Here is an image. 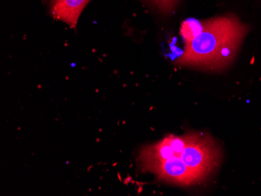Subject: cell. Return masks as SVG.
<instances>
[{
	"mask_svg": "<svg viewBox=\"0 0 261 196\" xmlns=\"http://www.w3.org/2000/svg\"><path fill=\"white\" fill-rule=\"evenodd\" d=\"M246 32V26L231 14L209 19L206 29L186 44L177 63L186 67L219 71L232 61Z\"/></svg>",
	"mask_w": 261,
	"mask_h": 196,
	"instance_id": "cell-1",
	"label": "cell"
},
{
	"mask_svg": "<svg viewBox=\"0 0 261 196\" xmlns=\"http://www.w3.org/2000/svg\"><path fill=\"white\" fill-rule=\"evenodd\" d=\"M90 0H51L50 11L56 20L75 29L83 9Z\"/></svg>",
	"mask_w": 261,
	"mask_h": 196,
	"instance_id": "cell-5",
	"label": "cell"
},
{
	"mask_svg": "<svg viewBox=\"0 0 261 196\" xmlns=\"http://www.w3.org/2000/svg\"><path fill=\"white\" fill-rule=\"evenodd\" d=\"M178 156L186 166L205 179L216 169L220 158L216 143L208 134L201 133H194Z\"/></svg>",
	"mask_w": 261,
	"mask_h": 196,
	"instance_id": "cell-2",
	"label": "cell"
},
{
	"mask_svg": "<svg viewBox=\"0 0 261 196\" xmlns=\"http://www.w3.org/2000/svg\"><path fill=\"white\" fill-rule=\"evenodd\" d=\"M193 134L194 133H189L182 136L170 135L156 144L143 148L139 155L142 170L159 161L179 156L192 139Z\"/></svg>",
	"mask_w": 261,
	"mask_h": 196,
	"instance_id": "cell-4",
	"label": "cell"
},
{
	"mask_svg": "<svg viewBox=\"0 0 261 196\" xmlns=\"http://www.w3.org/2000/svg\"><path fill=\"white\" fill-rule=\"evenodd\" d=\"M209 20H197V19H189L185 20L180 29V35L184 39L186 44L193 40L199 36L208 24Z\"/></svg>",
	"mask_w": 261,
	"mask_h": 196,
	"instance_id": "cell-6",
	"label": "cell"
},
{
	"mask_svg": "<svg viewBox=\"0 0 261 196\" xmlns=\"http://www.w3.org/2000/svg\"><path fill=\"white\" fill-rule=\"evenodd\" d=\"M156 8L164 14L172 12L179 0H149Z\"/></svg>",
	"mask_w": 261,
	"mask_h": 196,
	"instance_id": "cell-7",
	"label": "cell"
},
{
	"mask_svg": "<svg viewBox=\"0 0 261 196\" xmlns=\"http://www.w3.org/2000/svg\"><path fill=\"white\" fill-rule=\"evenodd\" d=\"M143 171L153 173L161 181L180 185H191L205 180L203 176L186 166L179 156L152 163Z\"/></svg>",
	"mask_w": 261,
	"mask_h": 196,
	"instance_id": "cell-3",
	"label": "cell"
}]
</instances>
